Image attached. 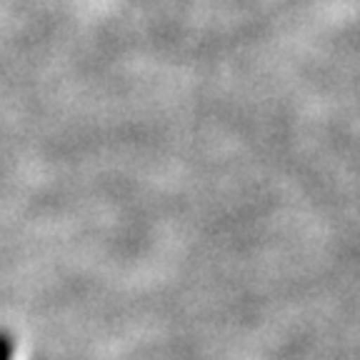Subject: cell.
<instances>
[{"label":"cell","mask_w":360,"mask_h":360,"mask_svg":"<svg viewBox=\"0 0 360 360\" xmlns=\"http://www.w3.org/2000/svg\"><path fill=\"white\" fill-rule=\"evenodd\" d=\"M0 360H13V335L0 330Z\"/></svg>","instance_id":"cell-1"}]
</instances>
